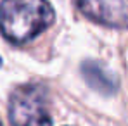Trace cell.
<instances>
[{
  "label": "cell",
  "instance_id": "obj_3",
  "mask_svg": "<svg viewBox=\"0 0 128 126\" xmlns=\"http://www.w3.org/2000/svg\"><path fill=\"white\" fill-rule=\"evenodd\" d=\"M74 5L99 24L128 28V0H74Z\"/></svg>",
  "mask_w": 128,
  "mask_h": 126
},
{
  "label": "cell",
  "instance_id": "obj_1",
  "mask_svg": "<svg viewBox=\"0 0 128 126\" xmlns=\"http://www.w3.org/2000/svg\"><path fill=\"white\" fill-rule=\"evenodd\" d=\"M54 17V9L47 0H2L0 3V31L16 45L43 33Z\"/></svg>",
  "mask_w": 128,
  "mask_h": 126
},
{
  "label": "cell",
  "instance_id": "obj_2",
  "mask_svg": "<svg viewBox=\"0 0 128 126\" xmlns=\"http://www.w3.org/2000/svg\"><path fill=\"white\" fill-rule=\"evenodd\" d=\"M9 119L12 126H52L47 93L40 85H22L9 99Z\"/></svg>",
  "mask_w": 128,
  "mask_h": 126
},
{
  "label": "cell",
  "instance_id": "obj_5",
  "mask_svg": "<svg viewBox=\"0 0 128 126\" xmlns=\"http://www.w3.org/2000/svg\"><path fill=\"white\" fill-rule=\"evenodd\" d=\"M0 64H2V59H0Z\"/></svg>",
  "mask_w": 128,
  "mask_h": 126
},
{
  "label": "cell",
  "instance_id": "obj_6",
  "mask_svg": "<svg viewBox=\"0 0 128 126\" xmlns=\"http://www.w3.org/2000/svg\"><path fill=\"white\" fill-rule=\"evenodd\" d=\"M0 126H2V121H0Z\"/></svg>",
  "mask_w": 128,
  "mask_h": 126
},
{
  "label": "cell",
  "instance_id": "obj_4",
  "mask_svg": "<svg viewBox=\"0 0 128 126\" xmlns=\"http://www.w3.org/2000/svg\"><path fill=\"white\" fill-rule=\"evenodd\" d=\"M82 74L85 78V81L94 90L104 93V95H111L118 90V80L112 73H109L106 67L97 61H86L82 66Z\"/></svg>",
  "mask_w": 128,
  "mask_h": 126
}]
</instances>
